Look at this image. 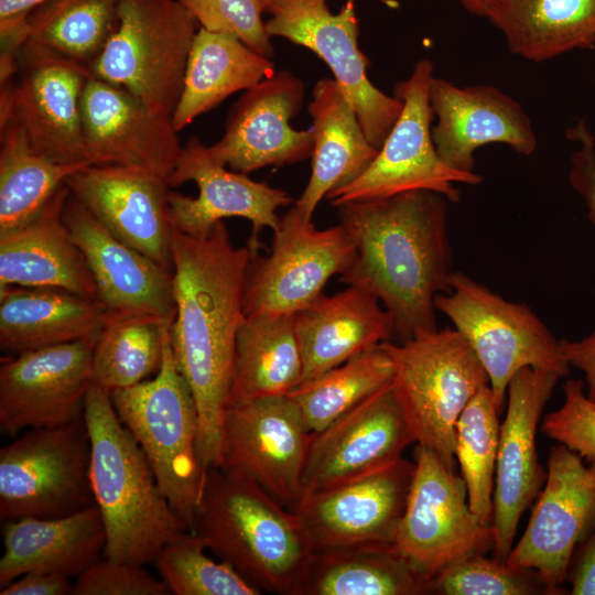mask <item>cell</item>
<instances>
[{
  "label": "cell",
  "mask_w": 595,
  "mask_h": 595,
  "mask_svg": "<svg viewBox=\"0 0 595 595\" xmlns=\"http://www.w3.org/2000/svg\"><path fill=\"white\" fill-rule=\"evenodd\" d=\"M0 588L31 572L80 575L102 558L106 533L96 505L58 518H19L2 526Z\"/></svg>",
  "instance_id": "cell-29"
},
{
  "label": "cell",
  "mask_w": 595,
  "mask_h": 595,
  "mask_svg": "<svg viewBox=\"0 0 595 595\" xmlns=\"http://www.w3.org/2000/svg\"><path fill=\"white\" fill-rule=\"evenodd\" d=\"M426 594L437 595H558L531 569L512 567L485 554L468 556L429 581Z\"/></svg>",
  "instance_id": "cell-42"
},
{
  "label": "cell",
  "mask_w": 595,
  "mask_h": 595,
  "mask_svg": "<svg viewBox=\"0 0 595 595\" xmlns=\"http://www.w3.org/2000/svg\"><path fill=\"white\" fill-rule=\"evenodd\" d=\"M73 595H171L161 577L142 564L100 558L73 584Z\"/></svg>",
  "instance_id": "cell-45"
},
{
  "label": "cell",
  "mask_w": 595,
  "mask_h": 595,
  "mask_svg": "<svg viewBox=\"0 0 595 595\" xmlns=\"http://www.w3.org/2000/svg\"><path fill=\"white\" fill-rule=\"evenodd\" d=\"M560 350L567 365L584 374L586 397L595 402V329L580 340L560 339Z\"/></svg>",
  "instance_id": "cell-49"
},
{
  "label": "cell",
  "mask_w": 595,
  "mask_h": 595,
  "mask_svg": "<svg viewBox=\"0 0 595 595\" xmlns=\"http://www.w3.org/2000/svg\"><path fill=\"white\" fill-rule=\"evenodd\" d=\"M64 221L95 280L98 300L110 311L143 313L173 322V273L109 232L69 195Z\"/></svg>",
  "instance_id": "cell-26"
},
{
  "label": "cell",
  "mask_w": 595,
  "mask_h": 595,
  "mask_svg": "<svg viewBox=\"0 0 595 595\" xmlns=\"http://www.w3.org/2000/svg\"><path fill=\"white\" fill-rule=\"evenodd\" d=\"M413 461L414 474L392 547L428 587L448 566L493 550L494 533L470 509L462 476L419 444Z\"/></svg>",
  "instance_id": "cell-10"
},
{
  "label": "cell",
  "mask_w": 595,
  "mask_h": 595,
  "mask_svg": "<svg viewBox=\"0 0 595 595\" xmlns=\"http://www.w3.org/2000/svg\"><path fill=\"white\" fill-rule=\"evenodd\" d=\"M121 0H47L29 17L24 43L90 69L113 34Z\"/></svg>",
  "instance_id": "cell-38"
},
{
  "label": "cell",
  "mask_w": 595,
  "mask_h": 595,
  "mask_svg": "<svg viewBox=\"0 0 595 595\" xmlns=\"http://www.w3.org/2000/svg\"><path fill=\"white\" fill-rule=\"evenodd\" d=\"M171 259L175 316L170 344L196 402L197 453L206 472L223 464V424L246 318L242 291L251 252L231 244L224 221L204 237L173 225Z\"/></svg>",
  "instance_id": "cell-1"
},
{
  "label": "cell",
  "mask_w": 595,
  "mask_h": 595,
  "mask_svg": "<svg viewBox=\"0 0 595 595\" xmlns=\"http://www.w3.org/2000/svg\"><path fill=\"white\" fill-rule=\"evenodd\" d=\"M47 0H0L1 48L19 50L28 37L30 14Z\"/></svg>",
  "instance_id": "cell-47"
},
{
  "label": "cell",
  "mask_w": 595,
  "mask_h": 595,
  "mask_svg": "<svg viewBox=\"0 0 595 595\" xmlns=\"http://www.w3.org/2000/svg\"><path fill=\"white\" fill-rule=\"evenodd\" d=\"M450 284V292L435 298V309L474 349L499 413L509 381L520 369H543L561 378L570 372L560 339L528 304L508 301L462 271H453Z\"/></svg>",
  "instance_id": "cell-7"
},
{
  "label": "cell",
  "mask_w": 595,
  "mask_h": 595,
  "mask_svg": "<svg viewBox=\"0 0 595 595\" xmlns=\"http://www.w3.org/2000/svg\"><path fill=\"white\" fill-rule=\"evenodd\" d=\"M313 433L288 394L229 405L223 424L221 465L242 470L293 510L301 500Z\"/></svg>",
  "instance_id": "cell-17"
},
{
  "label": "cell",
  "mask_w": 595,
  "mask_h": 595,
  "mask_svg": "<svg viewBox=\"0 0 595 595\" xmlns=\"http://www.w3.org/2000/svg\"><path fill=\"white\" fill-rule=\"evenodd\" d=\"M0 232L18 227L86 164L57 163L36 152L12 119L0 120Z\"/></svg>",
  "instance_id": "cell-37"
},
{
  "label": "cell",
  "mask_w": 595,
  "mask_h": 595,
  "mask_svg": "<svg viewBox=\"0 0 595 595\" xmlns=\"http://www.w3.org/2000/svg\"><path fill=\"white\" fill-rule=\"evenodd\" d=\"M505 0H459L469 13L489 21L497 14Z\"/></svg>",
  "instance_id": "cell-51"
},
{
  "label": "cell",
  "mask_w": 595,
  "mask_h": 595,
  "mask_svg": "<svg viewBox=\"0 0 595 595\" xmlns=\"http://www.w3.org/2000/svg\"><path fill=\"white\" fill-rule=\"evenodd\" d=\"M355 0H257L268 34L305 46L329 67L351 102L372 145L380 149L398 120L402 101L370 82L368 61L358 46Z\"/></svg>",
  "instance_id": "cell-12"
},
{
  "label": "cell",
  "mask_w": 595,
  "mask_h": 595,
  "mask_svg": "<svg viewBox=\"0 0 595 595\" xmlns=\"http://www.w3.org/2000/svg\"><path fill=\"white\" fill-rule=\"evenodd\" d=\"M201 28L231 34L271 58L273 45L257 0H178Z\"/></svg>",
  "instance_id": "cell-43"
},
{
  "label": "cell",
  "mask_w": 595,
  "mask_h": 595,
  "mask_svg": "<svg viewBox=\"0 0 595 595\" xmlns=\"http://www.w3.org/2000/svg\"><path fill=\"white\" fill-rule=\"evenodd\" d=\"M65 184L117 239L172 271L171 186L165 178L134 169L87 165Z\"/></svg>",
  "instance_id": "cell-24"
},
{
  "label": "cell",
  "mask_w": 595,
  "mask_h": 595,
  "mask_svg": "<svg viewBox=\"0 0 595 595\" xmlns=\"http://www.w3.org/2000/svg\"><path fill=\"white\" fill-rule=\"evenodd\" d=\"M80 111L89 165L134 169L166 181L172 175L184 147L172 115L95 76L84 86Z\"/></svg>",
  "instance_id": "cell-18"
},
{
  "label": "cell",
  "mask_w": 595,
  "mask_h": 595,
  "mask_svg": "<svg viewBox=\"0 0 595 595\" xmlns=\"http://www.w3.org/2000/svg\"><path fill=\"white\" fill-rule=\"evenodd\" d=\"M414 442L391 380L323 431L313 433L301 499L401 457Z\"/></svg>",
  "instance_id": "cell-21"
},
{
  "label": "cell",
  "mask_w": 595,
  "mask_h": 595,
  "mask_svg": "<svg viewBox=\"0 0 595 595\" xmlns=\"http://www.w3.org/2000/svg\"><path fill=\"white\" fill-rule=\"evenodd\" d=\"M430 104L436 117L431 134L441 160L450 167L474 172V152L504 143L521 155L538 145L531 120L516 99L489 85L457 86L433 77Z\"/></svg>",
  "instance_id": "cell-25"
},
{
  "label": "cell",
  "mask_w": 595,
  "mask_h": 595,
  "mask_svg": "<svg viewBox=\"0 0 595 595\" xmlns=\"http://www.w3.org/2000/svg\"><path fill=\"white\" fill-rule=\"evenodd\" d=\"M89 478L106 533L104 558L154 562L169 541L190 531L163 495L140 445L119 419L107 390L90 382L83 410Z\"/></svg>",
  "instance_id": "cell-3"
},
{
  "label": "cell",
  "mask_w": 595,
  "mask_h": 595,
  "mask_svg": "<svg viewBox=\"0 0 595 595\" xmlns=\"http://www.w3.org/2000/svg\"><path fill=\"white\" fill-rule=\"evenodd\" d=\"M188 181L197 185L198 196L171 191L173 225L186 235L204 237L224 218H245L252 227L248 241L251 256L258 253L259 235L263 229L279 230L281 217L277 215V209L294 203L291 195L281 188L253 181L245 173L226 170L197 137L188 139L183 147L167 183L174 187Z\"/></svg>",
  "instance_id": "cell-22"
},
{
  "label": "cell",
  "mask_w": 595,
  "mask_h": 595,
  "mask_svg": "<svg viewBox=\"0 0 595 595\" xmlns=\"http://www.w3.org/2000/svg\"><path fill=\"white\" fill-rule=\"evenodd\" d=\"M355 256L354 238L342 223L317 229L292 207L273 232L270 255L251 256L242 291L245 316L298 313L321 296L328 280L344 273Z\"/></svg>",
  "instance_id": "cell-13"
},
{
  "label": "cell",
  "mask_w": 595,
  "mask_h": 595,
  "mask_svg": "<svg viewBox=\"0 0 595 595\" xmlns=\"http://www.w3.org/2000/svg\"><path fill=\"white\" fill-rule=\"evenodd\" d=\"M446 201L418 190L336 206L356 247L339 281L374 294L401 342L437 328L435 298L451 291Z\"/></svg>",
  "instance_id": "cell-2"
},
{
  "label": "cell",
  "mask_w": 595,
  "mask_h": 595,
  "mask_svg": "<svg viewBox=\"0 0 595 595\" xmlns=\"http://www.w3.org/2000/svg\"><path fill=\"white\" fill-rule=\"evenodd\" d=\"M561 377L526 367L509 381L508 404L500 424L493 498L495 558L506 561L519 521L547 479L539 462L536 435L542 411Z\"/></svg>",
  "instance_id": "cell-19"
},
{
  "label": "cell",
  "mask_w": 595,
  "mask_h": 595,
  "mask_svg": "<svg viewBox=\"0 0 595 595\" xmlns=\"http://www.w3.org/2000/svg\"><path fill=\"white\" fill-rule=\"evenodd\" d=\"M573 595H595V528L573 555L567 578Z\"/></svg>",
  "instance_id": "cell-50"
},
{
  "label": "cell",
  "mask_w": 595,
  "mask_h": 595,
  "mask_svg": "<svg viewBox=\"0 0 595 595\" xmlns=\"http://www.w3.org/2000/svg\"><path fill=\"white\" fill-rule=\"evenodd\" d=\"M273 67L271 58L238 37L199 26L188 55L182 94L172 113L175 130L181 131L234 93L256 86L273 73Z\"/></svg>",
  "instance_id": "cell-33"
},
{
  "label": "cell",
  "mask_w": 595,
  "mask_h": 595,
  "mask_svg": "<svg viewBox=\"0 0 595 595\" xmlns=\"http://www.w3.org/2000/svg\"><path fill=\"white\" fill-rule=\"evenodd\" d=\"M198 29L178 0H121L117 28L91 74L172 115Z\"/></svg>",
  "instance_id": "cell-8"
},
{
  "label": "cell",
  "mask_w": 595,
  "mask_h": 595,
  "mask_svg": "<svg viewBox=\"0 0 595 595\" xmlns=\"http://www.w3.org/2000/svg\"><path fill=\"white\" fill-rule=\"evenodd\" d=\"M294 325L303 363L301 383L393 336L391 317L380 301L350 285L318 296L294 314Z\"/></svg>",
  "instance_id": "cell-28"
},
{
  "label": "cell",
  "mask_w": 595,
  "mask_h": 595,
  "mask_svg": "<svg viewBox=\"0 0 595 595\" xmlns=\"http://www.w3.org/2000/svg\"><path fill=\"white\" fill-rule=\"evenodd\" d=\"M71 577L47 572H31L0 588V595H67L72 594Z\"/></svg>",
  "instance_id": "cell-48"
},
{
  "label": "cell",
  "mask_w": 595,
  "mask_h": 595,
  "mask_svg": "<svg viewBox=\"0 0 595 595\" xmlns=\"http://www.w3.org/2000/svg\"><path fill=\"white\" fill-rule=\"evenodd\" d=\"M108 310L55 288H0V349L7 356L78 340L96 342Z\"/></svg>",
  "instance_id": "cell-31"
},
{
  "label": "cell",
  "mask_w": 595,
  "mask_h": 595,
  "mask_svg": "<svg viewBox=\"0 0 595 595\" xmlns=\"http://www.w3.org/2000/svg\"><path fill=\"white\" fill-rule=\"evenodd\" d=\"M307 110L313 120L312 172L293 208L312 220L322 198L360 176L379 149L368 140L351 102L334 78L316 83Z\"/></svg>",
  "instance_id": "cell-30"
},
{
  "label": "cell",
  "mask_w": 595,
  "mask_h": 595,
  "mask_svg": "<svg viewBox=\"0 0 595 595\" xmlns=\"http://www.w3.org/2000/svg\"><path fill=\"white\" fill-rule=\"evenodd\" d=\"M566 138L578 143L571 155L569 182L583 197L587 217L595 226V138L584 120L569 128Z\"/></svg>",
  "instance_id": "cell-46"
},
{
  "label": "cell",
  "mask_w": 595,
  "mask_h": 595,
  "mask_svg": "<svg viewBox=\"0 0 595 595\" xmlns=\"http://www.w3.org/2000/svg\"><path fill=\"white\" fill-rule=\"evenodd\" d=\"M171 324L149 314L109 311L93 347L91 381L111 392L155 376Z\"/></svg>",
  "instance_id": "cell-36"
},
{
  "label": "cell",
  "mask_w": 595,
  "mask_h": 595,
  "mask_svg": "<svg viewBox=\"0 0 595 595\" xmlns=\"http://www.w3.org/2000/svg\"><path fill=\"white\" fill-rule=\"evenodd\" d=\"M304 97L302 80L290 72L272 73L231 108L224 136L209 154L234 171L249 173L269 165L293 164L312 156V129L295 130L290 120Z\"/></svg>",
  "instance_id": "cell-23"
},
{
  "label": "cell",
  "mask_w": 595,
  "mask_h": 595,
  "mask_svg": "<svg viewBox=\"0 0 595 595\" xmlns=\"http://www.w3.org/2000/svg\"><path fill=\"white\" fill-rule=\"evenodd\" d=\"M192 532L262 593L292 595L312 553L298 515L226 465L205 472Z\"/></svg>",
  "instance_id": "cell-4"
},
{
  "label": "cell",
  "mask_w": 595,
  "mask_h": 595,
  "mask_svg": "<svg viewBox=\"0 0 595 595\" xmlns=\"http://www.w3.org/2000/svg\"><path fill=\"white\" fill-rule=\"evenodd\" d=\"M426 582L392 544L312 551L292 595H423Z\"/></svg>",
  "instance_id": "cell-32"
},
{
  "label": "cell",
  "mask_w": 595,
  "mask_h": 595,
  "mask_svg": "<svg viewBox=\"0 0 595 595\" xmlns=\"http://www.w3.org/2000/svg\"><path fill=\"white\" fill-rule=\"evenodd\" d=\"M82 416L30 429L0 450V519L58 518L95 504Z\"/></svg>",
  "instance_id": "cell-9"
},
{
  "label": "cell",
  "mask_w": 595,
  "mask_h": 595,
  "mask_svg": "<svg viewBox=\"0 0 595 595\" xmlns=\"http://www.w3.org/2000/svg\"><path fill=\"white\" fill-rule=\"evenodd\" d=\"M94 344L78 340L1 358L2 433L17 436L82 416L91 382Z\"/></svg>",
  "instance_id": "cell-20"
},
{
  "label": "cell",
  "mask_w": 595,
  "mask_h": 595,
  "mask_svg": "<svg viewBox=\"0 0 595 595\" xmlns=\"http://www.w3.org/2000/svg\"><path fill=\"white\" fill-rule=\"evenodd\" d=\"M433 71L430 60H420L411 75L394 85L393 95L402 101L398 120L366 171L326 196L333 206L382 199L418 190L439 193L456 203L461 192L455 183H482V175L447 166L436 152L431 134L434 119L430 104Z\"/></svg>",
  "instance_id": "cell-11"
},
{
  "label": "cell",
  "mask_w": 595,
  "mask_h": 595,
  "mask_svg": "<svg viewBox=\"0 0 595 595\" xmlns=\"http://www.w3.org/2000/svg\"><path fill=\"white\" fill-rule=\"evenodd\" d=\"M563 392L562 405L544 416L541 432L587 462L595 461V402L586 397L580 379L567 380Z\"/></svg>",
  "instance_id": "cell-44"
},
{
  "label": "cell",
  "mask_w": 595,
  "mask_h": 595,
  "mask_svg": "<svg viewBox=\"0 0 595 595\" xmlns=\"http://www.w3.org/2000/svg\"><path fill=\"white\" fill-rule=\"evenodd\" d=\"M69 195L63 184L34 217L0 232V288H55L98 300L85 256L63 218Z\"/></svg>",
  "instance_id": "cell-27"
},
{
  "label": "cell",
  "mask_w": 595,
  "mask_h": 595,
  "mask_svg": "<svg viewBox=\"0 0 595 595\" xmlns=\"http://www.w3.org/2000/svg\"><path fill=\"white\" fill-rule=\"evenodd\" d=\"M415 464L402 456L350 480L303 497L298 515L311 551L392 544Z\"/></svg>",
  "instance_id": "cell-16"
},
{
  "label": "cell",
  "mask_w": 595,
  "mask_h": 595,
  "mask_svg": "<svg viewBox=\"0 0 595 595\" xmlns=\"http://www.w3.org/2000/svg\"><path fill=\"white\" fill-rule=\"evenodd\" d=\"M380 346L394 365L392 385L415 443L455 472V425L488 375L466 338L445 327Z\"/></svg>",
  "instance_id": "cell-5"
},
{
  "label": "cell",
  "mask_w": 595,
  "mask_h": 595,
  "mask_svg": "<svg viewBox=\"0 0 595 595\" xmlns=\"http://www.w3.org/2000/svg\"><path fill=\"white\" fill-rule=\"evenodd\" d=\"M302 374L294 314L246 316L237 335L228 407L285 396L301 383Z\"/></svg>",
  "instance_id": "cell-34"
},
{
  "label": "cell",
  "mask_w": 595,
  "mask_h": 595,
  "mask_svg": "<svg viewBox=\"0 0 595 595\" xmlns=\"http://www.w3.org/2000/svg\"><path fill=\"white\" fill-rule=\"evenodd\" d=\"M490 22L512 54L532 62L595 46V0H505Z\"/></svg>",
  "instance_id": "cell-35"
},
{
  "label": "cell",
  "mask_w": 595,
  "mask_h": 595,
  "mask_svg": "<svg viewBox=\"0 0 595 595\" xmlns=\"http://www.w3.org/2000/svg\"><path fill=\"white\" fill-rule=\"evenodd\" d=\"M203 540L185 531L159 551L154 564L174 595H260L232 566L206 553Z\"/></svg>",
  "instance_id": "cell-41"
},
{
  "label": "cell",
  "mask_w": 595,
  "mask_h": 595,
  "mask_svg": "<svg viewBox=\"0 0 595 595\" xmlns=\"http://www.w3.org/2000/svg\"><path fill=\"white\" fill-rule=\"evenodd\" d=\"M109 394L119 419L145 454L163 495L192 531L205 472L197 453V407L175 366L170 331L158 374Z\"/></svg>",
  "instance_id": "cell-6"
},
{
  "label": "cell",
  "mask_w": 595,
  "mask_h": 595,
  "mask_svg": "<svg viewBox=\"0 0 595 595\" xmlns=\"http://www.w3.org/2000/svg\"><path fill=\"white\" fill-rule=\"evenodd\" d=\"M18 72L15 83L1 85L0 120L15 121L40 154L57 163L89 165L80 98L90 69L23 43Z\"/></svg>",
  "instance_id": "cell-14"
},
{
  "label": "cell",
  "mask_w": 595,
  "mask_h": 595,
  "mask_svg": "<svg viewBox=\"0 0 595 595\" xmlns=\"http://www.w3.org/2000/svg\"><path fill=\"white\" fill-rule=\"evenodd\" d=\"M490 386H484L455 425V457L473 512L490 524L500 424Z\"/></svg>",
  "instance_id": "cell-40"
},
{
  "label": "cell",
  "mask_w": 595,
  "mask_h": 595,
  "mask_svg": "<svg viewBox=\"0 0 595 595\" xmlns=\"http://www.w3.org/2000/svg\"><path fill=\"white\" fill-rule=\"evenodd\" d=\"M393 375V361L379 344L300 383L288 396L298 405L307 429L317 433L389 383Z\"/></svg>",
  "instance_id": "cell-39"
},
{
  "label": "cell",
  "mask_w": 595,
  "mask_h": 595,
  "mask_svg": "<svg viewBox=\"0 0 595 595\" xmlns=\"http://www.w3.org/2000/svg\"><path fill=\"white\" fill-rule=\"evenodd\" d=\"M529 523L506 563L534 570L558 595L578 544L595 528V461L567 446H552L544 488L537 497Z\"/></svg>",
  "instance_id": "cell-15"
}]
</instances>
